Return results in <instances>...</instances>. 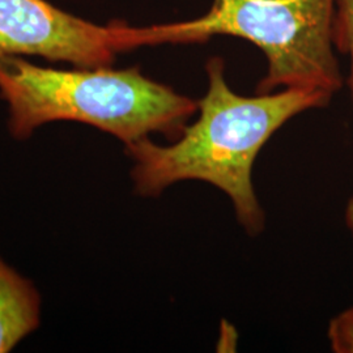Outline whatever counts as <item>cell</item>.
I'll return each mask as SVG.
<instances>
[{"label": "cell", "mask_w": 353, "mask_h": 353, "mask_svg": "<svg viewBox=\"0 0 353 353\" xmlns=\"http://www.w3.org/2000/svg\"><path fill=\"white\" fill-rule=\"evenodd\" d=\"M131 26H97L46 0H0V57L34 55L76 67L112 65L132 50Z\"/></svg>", "instance_id": "277c9868"}, {"label": "cell", "mask_w": 353, "mask_h": 353, "mask_svg": "<svg viewBox=\"0 0 353 353\" xmlns=\"http://www.w3.org/2000/svg\"><path fill=\"white\" fill-rule=\"evenodd\" d=\"M336 0H214L201 17L141 26L144 46L203 43L214 36L242 38L265 55L256 93L305 89L334 96L344 79L335 55Z\"/></svg>", "instance_id": "3957f363"}, {"label": "cell", "mask_w": 353, "mask_h": 353, "mask_svg": "<svg viewBox=\"0 0 353 353\" xmlns=\"http://www.w3.org/2000/svg\"><path fill=\"white\" fill-rule=\"evenodd\" d=\"M344 224L347 227V230L350 232V236L353 241V191L350 195L348 201L345 203L344 208Z\"/></svg>", "instance_id": "ba28073f"}, {"label": "cell", "mask_w": 353, "mask_h": 353, "mask_svg": "<svg viewBox=\"0 0 353 353\" xmlns=\"http://www.w3.org/2000/svg\"><path fill=\"white\" fill-rule=\"evenodd\" d=\"M39 323V292L0 258V353L11 352Z\"/></svg>", "instance_id": "5b68a950"}, {"label": "cell", "mask_w": 353, "mask_h": 353, "mask_svg": "<svg viewBox=\"0 0 353 353\" xmlns=\"http://www.w3.org/2000/svg\"><path fill=\"white\" fill-rule=\"evenodd\" d=\"M207 90L198 117L169 144L152 138L126 145L137 195L157 198L186 181L204 182L225 194L237 223L255 237L265 229V212L254 186V166L265 144L299 114L327 106L332 96L305 89H280L242 96L229 87L225 64L205 65Z\"/></svg>", "instance_id": "6da1fadb"}, {"label": "cell", "mask_w": 353, "mask_h": 353, "mask_svg": "<svg viewBox=\"0 0 353 353\" xmlns=\"http://www.w3.org/2000/svg\"><path fill=\"white\" fill-rule=\"evenodd\" d=\"M0 97L17 140L57 121L96 127L125 147L156 134L173 140L198 112V101L143 75L138 67L59 70L20 57H0Z\"/></svg>", "instance_id": "7a4b0ae2"}, {"label": "cell", "mask_w": 353, "mask_h": 353, "mask_svg": "<svg viewBox=\"0 0 353 353\" xmlns=\"http://www.w3.org/2000/svg\"><path fill=\"white\" fill-rule=\"evenodd\" d=\"M334 43L350 59L347 85L353 101V0H336L334 17Z\"/></svg>", "instance_id": "8992f818"}, {"label": "cell", "mask_w": 353, "mask_h": 353, "mask_svg": "<svg viewBox=\"0 0 353 353\" xmlns=\"http://www.w3.org/2000/svg\"><path fill=\"white\" fill-rule=\"evenodd\" d=\"M327 341L334 353H353V306L328 322Z\"/></svg>", "instance_id": "52a82bcc"}]
</instances>
